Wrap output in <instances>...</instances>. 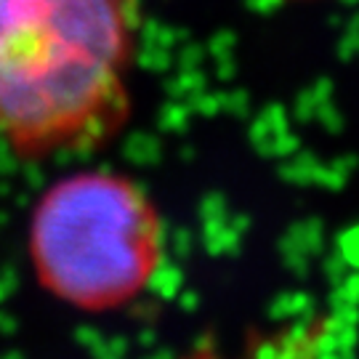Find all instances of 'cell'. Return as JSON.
<instances>
[{
  "label": "cell",
  "instance_id": "cell-1",
  "mask_svg": "<svg viewBox=\"0 0 359 359\" xmlns=\"http://www.w3.org/2000/svg\"><path fill=\"white\" fill-rule=\"evenodd\" d=\"M136 0H0V139L22 160L93 152L126 128Z\"/></svg>",
  "mask_w": 359,
  "mask_h": 359
},
{
  "label": "cell",
  "instance_id": "cell-2",
  "mask_svg": "<svg viewBox=\"0 0 359 359\" xmlns=\"http://www.w3.org/2000/svg\"><path fill=\"white\" fill-rule=\"evenodd\" d=\"M38 285L83 314L130 306L163 269V213L139 181L77 170L38 197L27 229Z\"/></svg>",
  "mask_w": 359,
  "mask_h": 359
}]
</instances>
